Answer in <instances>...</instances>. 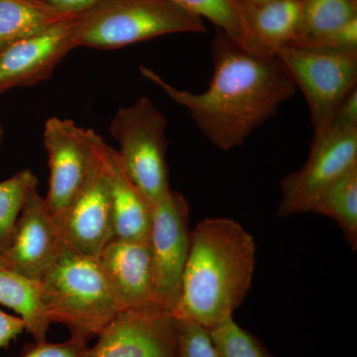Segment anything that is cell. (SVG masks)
<instances>
[{
  "label": "cell",
  "mask_w": 357,
  "mask_h": 357,
  "mask_svg": "<svg viewBox=\"0 0 357 357\" xmlns=\"http://www.w3.org/2000/svg\"><path fill=\"white\" fill-rule=\"evenodd\" d=\"M211 55L213 76L201 93L175 88L144 66L139 70L189 112L211 144L227 151L241 146L256 128L275 116L297 86L277 56L250 53L218 28L211 41Z\"/></svg>",
  "instance_id": "6da1fadb"
},
{
  "label": "cell",
  "mask_w": 357,
  "mask_h": 357,
  "mask_svg": "<svg viewBox=\"0 0 357 357\" xmlns=\"http://www.w3.org/2000/svg\"><path fill=\"white\" fill-rule=\"evenodd\" d=\"M255 239L230 218H206L192 230L191 248L172 314L208 331L234 318L252 284Z\"/></svg>",
  "instance_id": "7a4b0ae2"
},
{
  "label": "cell",
  "mask_w": 357,
  "mask_h": 357,
  "mask_svg": "<svg viewBox=\"0 0 357 357\" xmlns=\"http://www.w3.org/2000/svg\"><path fill=\"white\" fill-rule=\"evenodd\" d=\"M51 324L69 328L70 338L88 344L121 312L98 256L63 243L55 262L39 281Z\"/></svg>",
  "instance_id": "3957f363"
},
{
  "label": "cell",
  "mask_w": 357,
  "mask_h": 357,
  "mask_svg": "<svg viewBox=\"0 0 357 357\" xmlns=\"http://www.w3.org/2000/svg\"><path fill=\"white\" fill-rule=\"evenodd\" d=\"M203 20L174 0H100L74 20L75 45L123 48L174 33H206Z\"/></svg>",
  "instance_id": "277c9868"
},
{
  "label": "cell",
  "mask_w": 357,
  "mask_h": 357,
  "mask_svg": "<svg viewBox=\"0 0 357 357\" xmlns=\"http://www.w3.org/2000/svg\"><path fill=\"white\" fill-rule=\"evenodd\" d=\"M167 126L165 115L148 96H142L117 110L109 126L122 167L151 206L171 191Z\"/></svg>",
  "instance_id": "5b68a950"
},
{
  "label": "cell",
  "mask_w": 357,
  "mask_h": 357,
  "mask_svg": "<svg viewBox=\"0 0 357 357\" xmlns=\"http://www.w3.org/2000/svg\"><path fill=\"white\" fill-rule=\"evenodd\" d=\"M276 56L306 98L318 139L330 130L340 103L356 88L357 51L319 52L287 45Z\"/></svg>",
  "instance_id": "8992f818"
},
{
  "label": "cell",
  "mask_w": 357,
  "mask_h": 357,
  "mask_svg": "<svg viewBox=\"0 0 357 357\" xmlns=\"http://www.w3.org/2000/svg\"><path fill=\"white\" fill-rule=\"evenodd\" d=\"M100 136L70 119L51 117L45 123L43 139L50 168L45 199L60 234L66 213L88 178Z\"/></svg>",
  "instance_id": "52a82bcc"
},
{
  "label": "cell",
  "mask_w": 357,
  "mask_h": 357,
  "mask_svg": "<svg viewBox=\"0 0 357 357\" xmlns=\"http://www.w3.org/2000/svg\"><path fill=\"white\" fill-rule=\"evenodd\" d=\"M110 148L100 136L88 178L70 204L61 227L63 241L86 255H100L114 239Z\"/></svg>",
  "instance_id": "ba28073f"
},
{
  "label": "cell",
  "mask_w": 357,
  "mask_h": 357,
  "mask_svg": "<svg viewBox=\"0 0 357 357\" xmlns=\"http://www.w3.org/2000/svg\"><path fill=\"white\" fill-rule=\"evenodd\" d=\"M190 206L180 192L171 191L152 206L149 243L153 259L156 300L173 312L180 296L190 248Z\"/></svg>",
  "instance_id": "9c48e42d"
},
{
  "label": "cell",
  "mask_w": 357,
  "mask_h": 357,
  "mask_svg": "<svg viewBox=\"0 0 357 357\" xmlns=\"http://www.w3.org/2000/svg\"><path fill=\"white\" fill-rule=\"evenodd\" d=\"M357 165V128H331L312 139L307 161L297 172L282 178L280 218L306 213L310 204L326 188Z\"/></svg>",
  "instance_id": "30bf717a"
},
{
  "label": "cell",
  "mask_w": 357,
  "mask_h": 357,
  "mask_svg": "<svg viewBox=\"0 0 357 357\" xmlns=\"http://www.w3.org/2000/svg\"><path fill=\"white\" fill-rule=\"evenodd\" d=\"M175 316L160 306L124 310L105 326L91 357H177Z\"/></svg>",
  "instance_id": "8fae6325"
},
{
  "label": "cell",
  "mask_w": 357,
  "mask_h": 357,
  "mask_svg": "<svg viewBox=\"0 0 357 357\" xmlns=\"http://www.w3.org/2000/svg\"><path fill=\"white\" fill-rule=\"evenodd\" d=\"M75 16L0 50V95L50 79L75 45Z\"/></svg>",
  "instance_id": "7c38bea8"
},
{
  "label": "cell",
  "mask_w": 357,
  "mask_h": 357,
  "mask_svg": "<svg viewBox=\"0 0 357 357\" xmlns=\"http://www.w3.org/2000/svg\"><path fill=\"white\" fill-rule=\"evenodd\" d=\"M37 188L26 196L13 243L4 257L10 271L39 282L55 262L64 241Z\"/></svg>",
  "instance_id": "4fadbf2b"
},
{
  "label": "cell",
  "mask_w": 357,
  "mask_h": 357,
  "mask_svg": "<svg viewBox=\"0 0 357 357\" xmlns=\"http://www.w3.org/2000/svg\"><path fill=\"white\" fill-rule=\"evenodd\" d=\"M98 258L121 311L159 306L149 241L114 238Z\"/></svg>",
  "instance_id": "5bb4252c"
},
{
  "label": "cell",
  "mask_w": 357,
  "mask_h": 357,
  "mask_svg": "<svg viewBox=\"0 0 357 357\" xmlns=\"http://www.w3.org/2000/svg\"><path fill=\"white\" fill-rule=\"evenodd\" d=\"M241 47L262 57H275L282 47L298 39L302 24V0H269L241 7Z\"/></svg>",
  "instance_id": "9a60e30c"
},
{
  "label": "cell",
  "mask_w": 357,
  "mask_h": 357,
  "mask_svg": "<svg viewBox=\"0 0 357 357\" xmlns=\"http://www.w3.org/2000/svg\"><path fill=\"white\" fill-rule=\"evenodd\" d=\"M114 238L149 241L152 206L128 177L116 150L110 148Z\"/></svg>",
  "instance_id": "2e32d148"
},
{
  "label": "cell",
  "mask_w": 357,
  "mask_h": 357,
  "mask_svg": "<svg viewBox=\"0 0 357 357\" xmlns=\"http://www.w3.org/2000/svg\"><path fill=\"white\" fill-rule=\"evenodd\" d=\"M0 304L13 310L23 319L25 331L35 342L46 340L52 324L45 312L39 282L0 269Z\"/></svg>",
  "instance_id": "e0dca14e"
},
{
  "label": "cell",
  "mask_w": 357,
  "mask_h": 357,
  "mask_svg": "<svg viewBox=\"0 0 357 357\" xmlns=\"http://www.w3.org/2000/svg\"><path fill=\"white\" fill-rule=\"evenodd\" d=\"M307 213L332 218L352 250L357 248V165L326 188Z\"/></svg>",
  "instance_id": "ac0fdd59"
},
{
  "label": "cell",
  "mask_w": 357,
  "mask_h": 357,
  "mask_svg": "<svg viewBox=\"0 0 357 357\" xmlns=\"http://www.w3.org/2000/svg\"><path fill=\"white\" fill-rule=\"evenodd\" d=\"M70 16L53 10L44 2L0 0V50Z\"/></svg>",
  "instance_id": "d6986e66"
},
{
  "label": "cell",
  "mask_w": 357,
  "mask_h": 357,
  "mask_svg": "<svg viewBox=\"0 0 357 357\" xmlns=\"http://www.w3.org/2000/svg\"><path fill=\"white\" fill-rule=\"evenodd\" d=\"M356 17L357 0H302L300 34L292 44L318 38Z\"/></svg>",
  "instance_id": "ffe728a7"
},
{
  "label": "cell",
  "mask_w": 357,
  "mask_h": 357,
  "mask_svg": "<svg viewBox=\"0 0 357 357\" xmlns=\"http://www.w3.org/2000/svg\"><path fill=\"white\" fill-rule=\"evenodd\" d=\"M37 185L38 178L28 169L0 182V256L10 248L26 196Z\"/></svg>",
  "instance_id": "44dd1931"
},
{
  "label": "cell",
  "mask_w": 357,
  "mask_h": 357,
  "mask_svg": "<svg viewBox=\"0 0 357 357\" xmlns=\"http://www.w3.org/2000/svg\"><path fill=\"white\" fill-rule=\"evenodd\" d=\"M210 335L220 357H273L255 335L237 325L234 318L215 326Z\"/></svg>",
  "instance_id": "7402d4cb"
},
{
  "label": "cell",
  "mask_w": 357,
  "mask_h": 357,
  "mask_svg": "<svg viewBox=\"0 0 357 357\" xmlns=\"http://www.w3.org/2000/svg\"><path fill=\"white\" fill-rule=\"evenodd\" d=\"M199 17L211 21L241 46L243 23L236 0H174Z\"/></svg>",
  "instance_id": "603a6c76"
},
{
  "label": "cell",
  "mask_w": 357,
  "mask_h": 357,
  "mask_svg": "<svg viewBox=\"0 0 357 357\" xmlns=\"http://www.w3.org/2000/svg\"><path fill=\"white\" fill-rule=\"evenodd\" d=\"M176 318L178 333L177 357H220L210 331L191 319Z\"/></svg>",
  "instance_id": "cb8c5ba5"
},
{
  "label": "cell",
  "mask_w": 357,
  "mask_h": 357,
  "mask_svg": "<svg viewBox=\"0 0 357 357\" xmlns=\"http://www.w3.org/2000/svg\"><path fill=\"white\" fill-rule=\"evenodd\" d=\"M290 45L319 52L357 51V17L318 38Z\"/></svg>",
  "instance_id": "d4e9b609"
},
{
  "label": "cell",
  "mask_w": 357,
  "mask_h": 357,
  "mask_svg": "<svg viewBox=\"0 0 357 357\" xmlns=\"http://www.w3.org/2000/svg\"><path fill=\"white\" fill-rule=\"evenodd\" d=\"M20 357H91V347L74 338L61 344H51L45 340L27 345Z\"/></svg>",
  "instance_id": "484cf974"
},
{
  "label": "cell",
  "mask_w": 357,
  "mask_h": 357,
  "mask_svg": "<svg viewBox=\"0 0 357 357\" xmlns=\"http://www.w3.org/2000/svg\"><path fill=\"white\" fill-rule=\"evenodd\" d=\"M331 128H357V88L352 89L340 103Z\"/></svg>",
  "instance_id": "4316f807"
},
{
  "label": "cell",
  "mask_w": 357,
  "mask_h": 357,
  "mask_svg": "<svg viewBox=\"0 0 357 357\" xmlns=\"http://www.w3.org/2000/svg\"><path fill=\"white\" fill-rule=\"evenodd\" d=\"M25 331V323L18 316L0 310V349H6L13 340Z\"/></svg>",
  "instance_id": "83f0119b"
},
{
  "label": "cell",
  "mask_w": 357,
  "mask_h": 357,
  "mask_svg": "<svg viewBox=\"0 0 357 357\" xmlns=\"http://www.w3.org/2000/svg\"><path fill=\"white\" fill-rule=\"evenodd\" d=\"M53 10L66 15H77L88 10L100 0H41Z\"/></svg>",
  "instance_id": "f1b7e54d"
},
{
  "label": "cell",
  "mask_w": 357,
  "mask_h": 357,
  "mask_svg": "<svg viewBox=\"0 0 357 357\" xmlns=\"http://www.w3.org/2000/svg\"><path fill=\"white\" fill-rule=\"evenodd\" d=\"M238 4L239 8L241 7H249L257 6V4L263 3V2L269 1V0H236Z\"/></svg>",
  "instance_id": "f546056e"
},
{
  "label": "cell",
  "mask_w": 357,
  "mask_h": 357,
  "mask_svg": "<svg viewBox=\"0 0 357 357\" xmlns=\"http://www.w3.org/2000/svg\"><path fill=\"white\" fill-rule=\"evenodd\" d=\"M0 269L9 270V264L4 256H0Z\"/></svg>",
  "instance_id": "4dcf8cb0"
},
{
  "label": "cell",
  "mask_w": 357,
  "mask_h": 357,
  "mask_svg": "<svg viewBox=\"0 0 357 357\" xmlns=\"http://www.w3.org/2000/svg\"><path fill=\"white\" fill-rule=\"evenodd\" d=\"M2 138H3V129H2V126H0V144H1Z\"/></svg>",
  "instance_id": "1f68e13d"
},
{
  "label": "cell",
  "mask_w": 357,
  "mask_h": 357,
  "mask_svg": "<svg viewBox=\"0 0 357 357\" xmlns=\"http://www.w3.org/2000/svg\"><path fill=\"white\" fill-rule=\"evenodd\" d=\"M26 1L30 2H42L41 0H26Z\"/></svg>",
  "instance_id": "d6a6232c"
}]
</instances>
